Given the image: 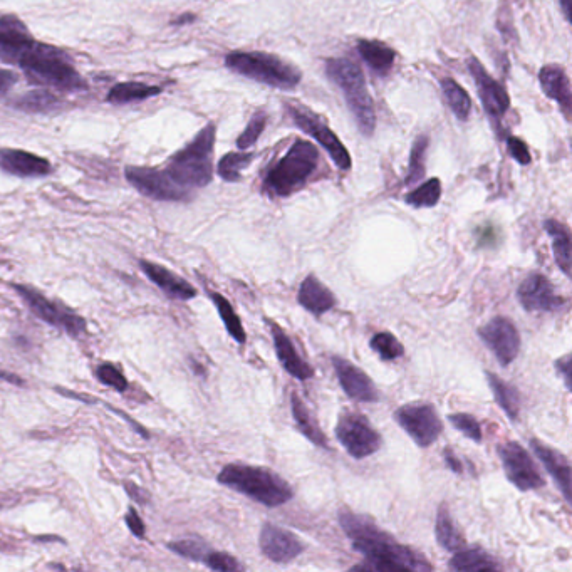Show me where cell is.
Here are the masks:
<instances>
[{
  "label": "cell",
  "mask_w": 572,
  "mask_h": 572,
  "mask_svg": "<svg viewBox=\"0 0 572 572\" xmlns=\"http://www.w3.org/2000/svg\"><path fill=\"white\" fill-rule=\"evenodd\" d=\"M339 526L353 541L354 551L366 557V564L353 567V571H432L427 557L401 546L398 542L376 527L370 517L354 514L349 510L339 512Z\"/></svg>",
  "instance_id": "obj_1"
},
{
  "label": "cell",
  "mask_w": 572,
  "mask_h": 572,
  "mask_svg": "<svg viewBox=\"0 0 572 572\" xmlns=\"http://www.w3.org/2000/svg\"><path fill=\"white\" fill-rule=\"evenodd\" d=\"M19 68L32 84L42 88L58 89L66 93H79L88 89V84L74 68L68 54L44 42L36 41L32 44L26 56L21 59Z\"/></svg>",
  "instance_id": "obj_2"
},
{
  "label": "cell",
  "mask_w": 572,
  "mask_h": 572,
  "mask_svg": "<svg viewBox=\"0 0 572 572\" xmlns=\"http://www.w3.org/2000/svg\"><path fill=\"white\" fill-rule=\"evenodd\" d=\"M215 136L217 128L214 123H208L187 146H183L182 150L168 160L165 172L172 177L173 182L188 192L207 187L212 182Z\"/></svg>",
  "instance_id": "obj_3"
},
{
  "label": "cell",
  "mask_w": 572,
  "mask_h": 572,
  "mask_svg": "<svg viewBox=\"0 0 572 572\" xmlns=\"http://www.w3.org/2000/svg\"><path fill=\"white\" fill-rule=\"evenodd\" d=\"M219 484L266 505L269 509L284 505L294 497V490L281 475L245 463H229L220 470Z\"/></svg>",
  "instance_id": "obj_4"
},
{
  "label": "cell",
  "mask_w": 572,
  "mask_h": 572,
  "mask_svg": "<svg viewBox=\"0 0 572 572\" xmlns=\"http://www.w3.org/2000/svg\"><path fill=\"white\" fill-rule=\"evenodd\" d=\"M326 76L343 91L348 108L364 136H371L376 128L375 103L364 79L363 71L353 59L334 58L326 61Z\"/></svg>",
  "instance_id": "obj_5"
},
{
  "label": "cell",
  "mask_w": 572,
  "mask_h": 572,
  "mask_svg": "<svg viewBox=\"0 0 572 572\" xmlns=\"http://www.w3.org/2000/svg\"><path fill=\"white\" fill-rule=\"evenodd\" d=\"M319 150L306 140H296L279 162L274 163L264 178V192L272 197H291L299 192L316 172Z\"/></svg>",
  "instance_id": "obj_6"
},
{
  "label": "cell",
  "mask_w": 572,
  "mask_h": 572,
  "mask_svg": "<svg viewBox=\"0 0 572 572\" xmlns=\"http://www.w3.org/2000/svg\"><path fill=\"white\" fill-rule=\"evenodd\" d=\"M225 66L244 78L282 91H291L302 79L299 69L267 52H230Z\"/></svg>",
  "instance_id": "obj_7"
},
{
  "label": "cell",
  "mask_w": 572,
  "mask_h": 572,
  "mask_svg": "<svg viewBox=\"0 0 572 572\" xmlns=\"http://www.w3.org/2000/svg\"><path fill=\"white\" fill-rule=\"evenodd\" d=\"M12 287L21 296L22 301L26 302L29 311L52 328L61 329L73 338H79L86 333L88 324L73 309H69L61 302L52 301L34 287L26 286V284H14Z\"/></svg>",
  "instance_id": "obj_8"
},
{
  "label": "cell",
  "mask_w": 572,
  "mask_h": 572,
  "mask_svg": "<svg viewBox=\"0 0 572 572\" xmlns=\"http://www.w3.org/2000/svg\"><path fill=\"white\" fill-rule=\"evenodd\" d=\"M336 438L356 460L375 455L383 443L380 433L371 427L370 420L356 411L341 413L336 425Z\"/></svg>",
  "instance_id": "obj_9"
},
{
  "label": "cell",
  "mask_w": 572,
  "mask_h": 572,
  "mask_svg": "<svg viewBox=\"0 0 572 572\" xmlns=\"http://www.w3.org/2000/svg\"><path fill=\"white\" fill-rule=\"evenodd\" d=\"M395 422L418 445L427 448L442 435L443 425L435 406L430 403H410L395 411Z\"/></svg>",
  "instance_id": "obj_10"
},
{
  "label": "cell",
  "mask_w": 572,
  "mask_h": 572,
  "mask_svg": "<svg viewBox=\"0 0 572 572\" xmlns=\"http://www.w3.org/2000/svg\"><path fill=\"white\" fill-rule=\"evenodd\" d=\"M125 177L141 195L158 202H188L192 192L173 182L165 170L148 167H126Z\"/></svg>",
  "instance_id": "obj_11"
},
{
  "label": "cell",
  "mask_w": 572,
  "mask_h": 572,
  "mask_svg": "<svg viewBox=\"0 0 572 572\" xmlns=\"http://www.w3.org/2000/svg\"><path fill=\"white\" fill-rule=\"evenodd\" d=\"M287 111L299 130L312 136L319 145L323 146L324 150L328 151L339 170L346 172L351 168V155L346 150V146L339 141L336 133L318 115H314L312 111L302 106H294V104H287Z\"/></svg>",
  "instance_id": "obj_12"
},
{
  "label": "cell",
  "mask_w": 572,
  "mask_h": 572,
  "mask_svg": "<svg viewBox=\"0 0 572 572\" xmlns=\"http://www.w3.org/2000/svg\"><path fill=\"white\" fill-rule=\"evenodd\" d=\"M500 462L504 465V472L510 484L515 485L522 492L542 489L544 479H542L539 468L532 460L526 448L517 442L500 443L497 447Z\"/></svg>",
  "instance_id": "obj_13"
},
{
  "label": "cell",
  "mask_w": 572,
  "mask_h": 572,
  "mask_svg": "<svg viewBox=\"0 0 572 572\" xmlns=\"http://www.w3.org/2000/svg\"><path fill=\"white\" fill-rule=\"evenodd\" d=\"M479 336L485 346L495 354L500 366L514 363L520 349L519 331L507 318H494L479 329Z\"/></svg>",
  "instance_id": "obj_14"
},
{
  "label": "cell",
  "mask_w": 572,
  "mask_h": 572,
  "mask_svg": "<svg viewBox=\"0 0 572 572\" xmlns=\"http://www.w3.org/2000/svg\"><path fill=\"white\" fill-rule=\"evenodd\" d=\"M468 71L472 74L480 99L484 104L485 111L489 115L490 121H494L495 126H500L505 113L509 111V94L502 84L497 83L480 63L479 59L472 58L468 61Z\"/></svg>",
  "instance_id": "obj_15"
},
{
  "label": "cell",
  "mask_w": 572,
  "mask_h": 572,
  "mask_svg": "<svg viewBox=\"0 0 572 572\" xmlns=\"http://www.w3.org/2000/svg\"><path fill=\"white\" fill-rule=\"evenodd\" d=\"M522 307L529 312H557L566 306L564 297L557 296L556 289L546 276L531 274L517 291Z\"/></svg>",
  "instance_id": "obj_16"
},
{
  "label": "cell",
  "mask_w": 572,
  "mask_h": 572,
  "mask_svg": "<svg viewBox=\"0 0 572 572\" xmlns=\"http://www.w3.org/2000/svg\"><path fill=\"white\" fill-rule=\"evenodd\" d=\"M259 546L262 554L277 564L294 561L304 552V544L292 532L274 524H264L260 531Z\"/></svg>",
  "instance_id": "obj_17"
},
{
  "label": "cell",
  "mask_w": 572,
  "mask_h": 572,
  "mask_svg": "<svg viewBox=\"0 0 572 572\" xmlns=\"http://www.w3.org/2000/svg\"><path fill=\"white\" fill-rule=\"evenodd\" d=\"M333 366L338 375L339 385L349 398L361 403H376L380 400V393L376 390L375 383L361 368L339 356H334Z\"/></svg>",
  "instance_id": "obj_18"
},
{
  "label": "cell",
  "mask_w": 572,
  "mask_h": 572,
  "mask_svg": "<svg viewBox=\"0 0 572 572\" xmlns=\"http://www.w3.org/2000/svg\"><path fill=\"white\" fill-rule=\"evenodd\" d=\"M0 170L21 178L47 177L52 165L42 156L17 148H0Z\"/></svg>",
  "instance_id": "obj_19"
},
{
  "label": "cell",
  "mask_w": 572,
  "mask_h": 572,
  "mask_svg": "<svg viewBox=\"0 0 572 572\" xmlns=\"http://www.w3.org/2000/svg\"><path fill=\"white\" fill-rule=\"evenodd\" d=\"M532 452L536 453V457L541 460L542 465L546 467L547 472L551 474L552 479L556 482L557 487L564 495L567 504H572V487H571V465L561 452H557L554 448L549 447L546 443L539 442L537 438L531 440Z\"/></svg>",
  "instance_id": "obj_20"
},
{
  "label": "cell",
  "mask_w": 572,
  "mask_h": 572,
  "mask_svg": "<svg viewBox=\"0 0 572 572\" xmlns=\"http://www.w3.org/2000/svg\"><path fill=\"white\" fill-rule=\"evenodd\" d=\"M272 329V339H274V348H276L277 358L281 361L282 368L299 381L311 380L314 376L311 364H307L301 358V354L297 353L296 346L292 343V339L284 333V329L276 323H269Z\"/></svg>",
  "instance_id": "obj_21"
},
{
  "label": "cell",
  "mask_w": 572,
  "mask_h": 572,
  "mask_svg": "<svg viewBox=\"0 0 572 572\" xmlns=\"http://www.w3.org/2000/svg\"><path fill=\"white\" fill-rule=\"evenodd\" d=\"M140 266L146 277L155 286L160 287L168 297L177 299V301H190L193 297H197V289L182 277L168 271L167 267L158 266L155 262H148V260H141Z\"/></svg>",
  "instance_id": "obj_22"
},
{
  "label": "cell",
  "mask_w": 572,
  "mask_h": 572,
  "mask_svg": "<svg viewBox=\"0 0 572 572\" xmlns=\"http://www.w3.org/2000/svg\"><path fill=\"white\" fill-rule=\"evenodd\" d=\"M539 81L547 98L554 99L566 116V120L571 121L572 91L571 81L566 71L557 64H549L541 69Z\"/></svg>",
  "instance_id": "obj_23"
},
{
  "label": "cell",
  "mask_w": 572,
  "mask_h": 572,
  "mask_svg": "<svg viewBox=\"0 0 572 572\" xmlns=\"http://www.w3.org/2000/svg\"><path fill=\"white\" fill-rule=\"evenodd\" d=\"M297 301L316 318L323 316L336 306V297L333 292L329 291L328 287L324 286L316 276L306 277L302 281L299 292H297Z\"/></svg>",
  "instance_id": "obj_24"
},
{
  "label": "cell",
  "mask_w": 572,
  "mask_h": 572,
  "mask_svg": "<svg viewBox=\"0 0 572 572\" xmlns=\"http://www.w3.org/2000/svg\"><path fill=\"white\" fill-rule=\"evenodd\" d=\"M358 51L376 76H386L395 66L396 52L385 42L359 39Z\"/></svg>",
  "instance_id": "obj_25"
},
{
  "label": "cell",
  "mask_w": 572,
  "mask_h": 572,
  "mask_svg": "<svg viewBox=\"0 0 572 572\" xmlns=\"http://www.w3.org/2000/svg\"><path fill=\"white\" fill-rule=\"evenodd\" d=\"M544 229L547 234L551 235L552 250H554V259L559 269H561L567 277H571L572 255H571V234L566 225H562L557 220H546Z\"/></svg>",
  "instance_id": "obj_26"
},
{
  "label": "cell",
  "mask_w": 572,
  "mask_h": 572,
  "mask_svg": "<svg viewBox=\"0 0 572 572\" xmlns=\"http://www.w3.org/2000/svg\"><path fill=\"white\" fill-rule=\"evenodd\" d=\"M291 410L299 432H301L309 442L314 443L316 447L328 450V438L324 435L323 430L319 428L318 422H316V418L312 416L309 408L304 405V401H301V398L297 395H292Z\"/></svg>",
  "instance_id": "obj_27"
},
{
  "label": "cell",
  "mask_w": 572,
  "mask_h": 572,
  "mask_svg": "<svg viewBox=\"0 0 572 572\" xmlns=\"http://www.w3.org/2000/svg\"><path fill=\"white\" fill-rule=\"evenodd\" d=\"M450 569L458 572L499 571L500 566L482 549H460L450 561Z\"/></svg>",
  "instance_id": "obj_28"
},
{
  "label": "cell",
  "mask_w": 572,
  "mask_h": 572,
  "mask_svg": "<svg viewBox=\"0 0 572 572\" xmlns=\"http://www.w3.org/2000/svg\"><path fill=\"white\" fill-rule=\"evenodd\" d=\"M160 93H162L160 86L128 81V83H120L113 86L108 96H106V101L111 104H130L135 103V101L155 98Z\"/></svg>",
  "instance_id": "obj_29"
},
{
  "label": "cell",
  "mask_w": 572,
  "mask_h": 572,
  "mask_svg": "<svg viewBox=\"0 0 572 572\" xmlns=\"http://www.w3.org/2000/svg\"><path fill=\"white\" fill-rule=\"evenodd\" d=\"M435 536L440 546L448 552H457L465 547V539L458 532L457 527L453 524L452 515L448 512L447 507L442 505L437 510V522H435Z\"/></svg>",
  "instance_id": "obj_30"
},
{
  "label": "cell",
  "mask_w": 572,
  "mask_h": 572,
  "mask_svg": "<svg viewBox=\"0 0 572 572\" xmlns=\"http://www.w3.org/2000/svg\"><path fill=\"white\" fill-rule=\"evenodd\" d=\"M485 375H487V381H489L490 390L494 393L497 405L504 410L510 420H517L520 411L519 391L509 383H505L504 380H500L499 376L492 375L490 371H487Z\"/></svg>",
  "instance_id": "obj_31"
},
{
  "label": "cell",
  "mask_w": 572,
  "mask_h": 572,
  "mask_svg": "<svg viewBox=\"0 0 572 572\" xmlns=\"http://www.w3.org/2000/svg\"><path fill=\"white\" fill-rule=\"evenodd\" d=\"M12 106L21 111H31V113H46V111L58 110L61 106V99L56 98L47 89H37L32 93L22 94L21 98L12 101Z\"/></svg>",
  "instance_id": "obj_32"
},
{
  "label": "cell",
  "mask_w": 572,
  "mask_h": 572,
  "mask_svg": "<svg viewBox=\"0 0 572 572\" xmlns=\"http://www.w3.org/2000/svg\"><path fill=\"white\" fill-rule=\"evenodd\" d=\"M442 89L453 115L457 116L460 121H467L470 111H472V99L468 96L467 91L452 78L443 79Z\"/></svg>",
  "instance_id": "obj_33"
},
{
  "label": "cell",
  "mask_w": 572,
  "mask_h": 572,
  "mask_svg": "<svg viewBox=\"0 0 572 572\" xmlns=\"http://www.w3.org/2000/svg\"><path fill=\"white\" fill-rule=\"evenodd\" d=\"M254 153L240 150L232 151L219 162V175L225 182L235 183L242 180V172L254 162Z\"/></svg>",
  "instance_id": "obj_34"
},
{
  "label": "cell",
  "mask_w": 572,
  "mask_h": 572,
  "mask_svg": "<svg viewBox=\"0 0 572 572\" xmlns=\"http://www.w3.org/2000/svg\"><path fill=\"white\" fill-rule=\"evenodd\" d=\"M210 297H212V301H214L215 307H217V311H219L220 319H222V323L225 324V328L229 331L230 336H232L237 343L244 344L245 341H247L244 326L240 323L239 316H237V312L234 311V307L230 304L229 299L219 294V292H212Z\"/></svg>",
  "instance_id": "obj_35"
},
{
  "label": "cell",
  "mask_w": 572,
  "mask_h": 572,
  "mask_svg": "<svg viewBox=\"0 0 572 572\" xmlns=\"http://www.w3.org/2000/svg\"><path fill=\"white\" fill-rule=\"evenodd\" d=\"M440 197H442V182L438 178H432L408 193L405 202L415 208H432L440 202Z\"/></svg>",
  "instance_id": "obj_36"
},
{
  "label": "cell",
  "mask_w": 572,
  "mask_h": 572,
  "mask_svg": "<svg viewBox=\"0 0 572 572\" xmlns=\"http://www.w3.org/2000/svg\"><path fill=\"white\" fill-rule=\"evenodd\" d=\"M428 150V136L422 135L413 143L410 155V167H408V175H406V185H415L425 177V156Z\"/></svg>",
  "instance_id": "obj_37"
},
{
  "label": "cell",
  "mask_w": 572,
  "mask_h": 572,
  "mask_svg": "<svg viewBox=\"0 0 572 572\" xmlns=\"http://www.w3.org/2000/svg\"><path fill=\"white\" fill-rule=\"evenodd\" d=\"M370 346L383 361H395L405 354L403 344L391 333H378L371 338Z\"/></svg>",
  "instance_id": "obj_38"
},
{
  "label": "cell",
  "mask_w": 572,
  "mask_h": 572,
  "mask_svg": "<svg viewBox=\"0 0 572 572\" xmlns=\"http://www.w3.org/2000/svg\"><path fill=\"white\" fill-rule=\"evenodd\" d=\"M168 549L175 552L178 556L185 557L188 561L202 562L205 561L210 547L203 542L195 541V539H183V541L170 542Z\"/></svg>",
  "instance_id": "obj_39"
},
{
  "label": "cell",
  "mask_w": 572,
  "mask_h": 572,
  "mask_svg": "<svg viewBox=\"0 0 572 572\" xmlns=\"http://www.w3.org/2000/svg\"><path fill=\"white\" fill-rule=\"evenodd\" d=\"M267 115L264 111H257L252 118H250L249 125L242 131V135L237 140V148L239 150H249L257 143L262 131L266 130Z\"/></svg>",
  "instance_id": "obj_40"
},
{
  "label": "cell",
  "mask_w": 572,
  "mask_h": 572,
  "mask_svg": "<svg viewBox=\"0 0 572 572\" xmlns=\"http://www.w3.org/2000/svg\"><path fill=\"white\" fill-rule=\"evenodd\" d=\"M448 422L452 423L455 430L463 433L472 442H482V428H480V423L477 422L475 416L468 415V413H453V415L448 416Z\"/></svg>",
  "instance_id": "obj_41"
},
{
  "label": "cell",
  "mask_w": 572,
  "mask_h": 572,
  "mask_svg": "<svg viewBox=\"0 0 572 572\" xmlns=\"http://www.w3.org/2000/svg\"><path fill=\"white\" fill-rule=\"evenodd\" d=\"M94 376H96L98 381H101L104 386H110V388L120 391V393L128 390V380H126V376L121 373L120 368H116L115 364H99L96 371H94Z\"/></svg>",
  "instance_id": "obj_42"
},
{
  "label": "cell",
  "mask_w": 572,
  "mask_h": 572,
  "mask_svg": "<svg viewBox=\"0 0 572 572\" xmlns=\"http://www.w3.org/2000/svg\"><path fill=\"white\" fill-rule=\"evenodd\" d=\"M203 564L212 569V571L219 572H237L244 571V566L240 564L234 556H230L227 552L212 551L208 552L207 557Z\"/></svg>",
  "instance_id": "obj_43"
},
{
  "label": "cell",
  "mask_w": 572,
  "mask_h": 572,
  "mask_svg": "<svg viewBox=\"0 0 572 572\" xmlns=\"http://www.w3.org/2000/svg\"><path fill=\"white\" fill-rule=\"evenodd\" d=\"M475 237H477V245L484 247V249H492L497 247L500 242L499 227L487 222L485 225H480L479 229L475 230Z\"/></svg>",
  "instance_id": "obj_44"
},
{
  "label": "cell",
  "mask_w": 572,
  "mask_h": 572,
  "mask_svg": "<svg viewBox=\"0 0 572 572\" xmlns=\"http://www.w3.org/2000/svg\"><path fill=\"white\" fill-rule=\"evenodd\" d=\"M507 145H509V153L515 162H519L520 165H529L532 162L531 151L527 148L524 141L519 140V138H514V136H509L507 138Z\"/></svg>",
  "instance_id": "obj_45"
},
{
  "label": "cell",
  "mask_w": 572,
  "mask_h": 572,
  "mask_svg": "<svg viewBox=\"0 0 572 572\" xmlns=\"http://www.w3.org/2000/svg\"><path fill=\"white\" fill-rule=\"evenodd\" d=\"M126 526L130 527V531L133 532V536L145 537V524L141 520L140 514L136 512V509L131 507L125 515Z\"/></svg>",
  "instance_id": "obj_46"
},
{
  "label": "cell",
  "mask_w": 572,
  "mask_h": 572,
  "mask_svg": "<svg viewBox=\"0 0 572 572\" xmlns=\"http://www.w3.org/2000/svg\"><path fill=\"white\" fill-rule=\"evenodd\" d=\"M556 370L559 371V375L562 376L566 390L571 391V354H567L564 358L556 361Z\"/></svg>",
  "instance_id": "obj_47"
},
{
  "label": "cell",
  "mask_w": 572,
  "mask_h": 572,
  "mask_svg": "<svg viewBox=\"0 0 572 572\" xmlns=\"http://www.w3.org/2000/svg\"><path fill=\"white\" fill-rule=\"evenodd\" d=\"M17 79H19V76L14 71L0 69V96H6L16 86Z\"/></svg>",
  "instance_id": "obj_48"
},
{
  "label": "cell",
  "mask_w": 572,
  "mask_h": 572,
  "mask_svg": "<svg viewBox=\"0 0 572 572\" xmlns=\"http://www.w3.org/2000/svg\"><path fill=\"white\" fill-rule=\"evenodd\" d=\"M21 27H27L24 22L17 16H12V14H0V34H4L7 31H14V29H21Z\"/></svg>",
  "instance_id": "obj_49"
},
{
  "label": "cell",
  "mask_w": 572,
  "mask_h": 572,
  "mask_svg": "<svg viewBox=\"0 0 572 572\" xmlns=\"http://www.w3.org/2000/svg\"><path fill=\"white\" fill-rule=\"evenodd\" d=\"M443 457H445V463H447V467L455 472V474H462L463 472V465L460 460H458L457 455L453 450L450 448H445V453H443Z\"/></svg>",
  "instance_id": "obj_50"
},
{
  "label": "cell",
  "mask_w": 572,
  "mask_h": 572,
  "mask_svg": "<svg viewBox=\"0 0 572 572\" xmlns=\"http://www.w3.org/2000/svg\"><path fill=\"white\" fill-rule=\"evenodd\" d=\"M125 487L131 499L136 500L138 504H146L148 502V497H146L145 492L140 487H136L135 484H128V482H126Z\"/></svg>",
  "instance_id": "obj_51"
},
{
  "label": "cell",
  "mask_w": 572,
  "mask_h": 572,
  "mask_svg": "<svg viewBox=\"0 0 572 572\" xmlns=\"http://www.w3.org/2000/svg\"><path fill=\"white\" fill-rule=\"evenodd\" d=\"M0 380L7 381V383H12V385H24V380H22V378H19L17 375H12V373H9V371L0 370Z\"/></svg>",
  "instance_id": "obj_52"
},
{
  "label": "cell",
  "mask_w": 572,
  "mask_h": 572,
  "mask_svg": "<svg viewBox=\"0 0 572 572\" xmlns=\"http://www.w3.org/2000/svg\"><path fill=\"white\" fill-rule=\"evenodd\" d=\"M561 2L562 12H564V17H566V21L571 24V16H572V0H559Z\"/></svg>",
  "instance_id": "obj_53"
},
{
  "label": "cell",
  "mask_w": 572,
  "mask_h": 572,
  "mask_svg": "<svg viewBox=\"0 0 572 572\" xmlns=\"http://www.w3.org/2000/svg\"><path fill=\"white\" fill-rule=\"evenodd\" d=\"M197 17L193 16V14H183L182 17H177L175 21H172L173 26H183V24H190V22L195 21Z\"/></svg>",
  "instance_id": "obj_54"
}]
</instances>
